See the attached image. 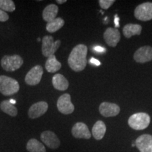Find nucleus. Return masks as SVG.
<instances>
[{"label":"nucleus","mask_w":152,"mask_h":152,"mask_svg":"<svg viewBox=\"0 0 152 152\" xmlns=\"http://www.w3.org/2000/svg\"><path fill=\"white\" fill-rule=\"evenodd\" d=\"M87 47L83 44L76 45L71 51L68 58L70 68L75 72L83 71L86 67Z\"/></svg>","instance_id":"1"},{"label":"nucleus","mask_w":152,"mask_h":152,"mask_svg":"<svg viewBox=\"0 0 152 152\" xmlns=\"http://www.w3.org/2000/svg\"><path fill=\"white\" fill-rule=\"evenodd\" d=\"M20 90L18 81L6 75H0V92L4 96H11Z\"/></svg>","instance_id":"2"},{"label":"nucleus","mask_w":152,"mask_h":152,"mask_svg":"<svg viewBox=\"0 0 152 152\" xmlns=\"http://www.w3.org/2000/svg\"><path fill=\"white\" fill-rule=\"evenodd\" d=\"M151 118L146 113H137L133 114L128 119V125L135 130H144L149 126Z\"/></svg>","instance_id":"3"},{"label":"nucleus","mask_w":152,"mask_h":152,"mask_svg":"<svg viewBox=\"0 0 152 152\" xmlns=\"http://www.w3.org/2000/svg\"><path fill=\"white\" fill-rule=\"evenodd\" d=\"M23 64V60L20 55H5L1 60V66L6 71H15L21 67Z\"/></svg>","instance_id":"4"},{"label":"nucleus","mask_w":152,"mask_h":152,"mask_svg":"<svg viewBox=\"0 0 152 152\" xmlns=\"http://www.w3.org/2000/svg\"><path fill=\"white\" fill-rule=\"evenodd\" d=\"M61 42L59 39L54 42V37L50 35H46L42 38V52L44 56L49 58L50 56L54 55L59 48Z\"/></svg>","instance_id":"5"},{"label":"nucleus","mask_w":152,"mask_h":152,"mask_svg":"<svg viewBox=\"0 0 152 152\" xmlns=\"http://www.w3.org/2000/svg\"><path fill=\"white\" fill-rule=\"evenodd\" d=\"M56 106L59 112L65 115L72 113L75 110V106L71 102V97L69 94L61 95L58 99Z\"/></svg>","instance_id":"6"},{"label":"nucleus","mask_w":152,"mask_h":152,"mask_svg":"<svg viewBox=\"0 0 152 152\" xmlns=\"http://www.w3.org/2000/svg\"><path fill=\"white\" fill-rule=\"evenodd\" d=\"M134 16L138 20L147 21L152 19V3L145 2L137 7L134 10Z\"/></svg>","instance_id":"7"},{"label":"nucleus","mask_w":152,"mask_h":152,"mask_svg":"<svg viewBox=\"0 0 152 152\" xmlns=\"http://www.w3.org/2000/svg\"><path fill=\"white\" fill-rule=\"evenodd\" d=\"M43 72L42 66L39 65L34 66L26 74V77H25V82L28 85H31V86L38 85L41 81L42 77L43 75Z\"/></svg>","instance_id":"8"},{"label":"nucleus","mask_w":152,"mask_h":152,"mask_svg":"<svg viewBox=\"0 0 152 152\" xmlns=\"http://www.w3.org/2000/svg\"><path fill=\"white\" fill-rule=\"evenodd\" d=\"M40 139L47 147L49 149H56L59 147L61 142L58 137L54 132L50 130H47L42 132L40 135Z\"/></svg>","instance_id":"9"},{"label":"nucleus","mask_w":152,"mask_h":152,"mask_svg":"<svg viewBox=\"0 0 152 152\" xmlns=\"http://www.w3.org/2000/svg\"><path fill=\"white\" fill-rule=\"evenodd\" d=\"M49 108L46 102H39L34 104L28 110V116L31 119H35L42 116L47 111Z\"/></svg>","instance_id":"10"},{"label":"nucleus","mask_w":152,"mask_h":152,"mask_svg":"<svg viewBox=\"0 0 152 152\" xmlns=\"http://www.w3.org/2000/svg\"><path fill=\"white\" fill-rule=\"evenodd\" d=\"M72 134L75 138L86 139L89 140L91 137V133L87 125L84 123H76L71 130Z\"/></svg>","instance_id":"11"},{"label":"nucleus","mask_w":152,"mask_h":152,"mask_svg":"<svg viewBox=\"0 0 152 152\" xmlns=\"http://www.w3.org/2000/svg\"><path fill=\"white\" fill-rule=\"evenodd\" d=\"M135 147L140 152H152V135L144 134L135 140Z\"/></svg>","instance_id":"12"},{"label":"nucleus","mask_w":152,"mask_h":152,"mask_svg":"<svg viewBox=\"0 0 152 152\" xmlns=\"http://www.w3.org/2000/svg\"><path fill=\"white\" fill-rule=\"evenodd\" d=\"M134 59L138 63L151 61L152 60V47L144 46L139 48L134 54Z\"/></svg>","instance_id":"13"},{"label":"nucleus","mask_w":152,"mask_h":152,"mask_svg":"<svg viewBox=\"0 0 152 152\" xmlns=\"http://www.w3.org/2000/svg\"><path fill=\"white\" fill-rule=\"evenodd\" d=\"M120 111V107L115 104L103 102L99 106V113L104 117L116 116L118 115Z\"/></svg>","instance_id":"14"},{"label":"nucleus","mask_w":152,"mask_h":152,"mask_svg":"<svg viewBox=\"0 0 152 152\" xmlns=\"http://www.w3.org/2000/svg\"><path fill=\"white\" fill-rule=\"evenodd\" d=\"M104 38L109 46L115 47L121 39V33L116 28H109L104 34Z\"/></svg>","instance_id":"15"},{"label":"nucleus","mask_w":152,"mask_h":152,"mask_svg":"<svg viewBox=\"0 0 152 152\" xmlns=\"http://www.w3.org/2000/svg\"><path fill=\"white\" fill-rule=\"evenodd\" d=\"M58 11V7L56 4H52L47 6L44 9L42 12V18L47 23L52 21L53 20L56 18L57 14Z\"/></svg>","instance_id":"16"},{"label":"nucleus","mask_w":152,"mask_h":152,"mask_svg":"<svg viewBox=\"0 0 152 152\" xmlns=\"http://www.w3.org/2000/svg\"><path fill=\"white\" fill-rule=\"evenodd\" d=\"M52 85L56 90L65 91L68 88L69 83L68 80L61 74H56L52 77Z\"/></svg>","instance_id":"17"},{"label":"nucleus","mask_w":152,"mask_h":152,"mask_svg":"<svg viewBox=\"0 0 152 152\" xmlns=\"http://www.w3.org/2000/svg\"><path fill=\"white\" fill-rule=\"evenodd\" d=\"M106 132V126L103 121H98L92 128V135L95 140H101L104 138Z\"/></svg>","instance_id":"18"},{"label":"nucleus","mask_w":152,"mask_h":152,"mask_svg":"<svg viewBox=\"0 0 152 152\" xmlns=\"http://www.w3.org/2000/svg\"><path fill=\"white\" fill-rule=\"evenodd\" d=\"M142 26L138 24H127L123 28V34L125 37L130 38L133 35H140L142 33Z\"/></svg>","instance_id":"19"},{"label":"nucleus","mask_w":152,"mask_h":152,"mask_svg":"<svg viewBox=\"0 0 152 152\" xmlns=\"http://www.w3.org/2000/svg\"><path fill=\"white\" fill-rule=\"evenodd\" d=\"M61 68V64L58 61L55 55L50 56L45 63V68L49 73H56Z\"/></svg>","instance_id":"20"},{"label":"nucleus","mask_w":152,"mask_h":152,"mask_svg":"<svg viewBox=\"0 0 152 152\" xmlns=\"http://www.w3.org/2000/svg\"><path fill=\"white\" fill-rule=\"evenodd\" d=\"M26 149L29 152H47L45 145L36 139H30L26 144Z\"/></svg>","instance_id":"21"},{"label":"nucleus","mask_w":152,"mask_h":152,"mask_svg":"<svg viewBox=\"0 0 152 152\" xmlns=\"http://www.w3.org/2000/svg\"><path fill=\"white\" fill-rule=\"evenodd\" d=\"M0 109H1V111L3 112H4L5 113L8 114V115L12 117L16 116L17 114H18L17 108L9 102V100H4L1 102V104H0Z\"/></svg>","instance_id":"22"},{"label":"nucleus","mask_w":152,"mask_h":152,"mask_svg":"<svg viewBox=\"0 0 152 152\" xmlns=\"http://www.w3.org/2000/svg\"><path fill=\"white\" fill-rule=\"evenodd\" d=\"M64 23H65V21H64V19L61 18H56L52 21L47 23L46 29L49 33H55V32L60 30L64 26Z\"/></svg>","instance_id":"23"},{"label":"nucleus","mask_w":152,"mask_h":152,"mask_svg":"<svg viewBox=\"0 0 152 152\" xmlns=\"http://www.w3.org/2000/svg\"><path fill=\"white\" fill-rule=\"evenodd\" d=\"M0 9L5 12H13L16 9V6L12 0H0Z\"/></svg>","instance_id":"24"},{"label":"nucleus","mask_w":152,"mask_h":152,"mask_svg":"<svg viewBox=\"0 0 152 152\" xmlns=\"http://www.w3.org/2000/svg\"><path fill=\"white\" fill-rule=\"evenodd\" d=\"M115 2L114 0H99V6L102 7V9H108L111 6L113 5V4Z\"/></svg>","instance_id":"25"},{"label":"nucleus","mask_w":152,"mask_h":152,"mask_svg":"<svg viewBox=\"0 0 152 152\" xmlns=\"http://www.w3.org/2000/svg\"><path fill=\"white\" fill-rule=\"evenodd\" d=\"M9 15L7 14L5 11H2L1 9H0V21L1 22L7 21V20H9Z\"/></svg>","instance_id":"26"},{"label":"nucleus","mask_w":152,"mask_h":152,"mask_svg":"<svg viewBox=\"0 0 152 152\" xmlns=\"http://www.w3.org/2000/svg\"><path fill=\"white\" fill-rule=\"evenodd\" d=\"M94 51L97 53H102H102H104L106 52V49L104 48V47H102L100 46H96L94 48Z\"/></svg>","instance_id":"27"},{"label":"nucleus","mask_w":152,"mask_h":152,"mask_svg":"<svg viewBox=\"0 0 152 152\" xmlns=\"http://www.w3.org/2000/svg\"><path fill=\"white\" fill-rule=\"evenodd\" d=\"M90 64H92V65H94V66L101 65V62L99 61L96 59V58H91V59L90 60Z\"/></svg>","instance_id":"28"},{"label":"nucleus","mask_w":152,"mask_h":152,"mask_svg":"<svg viewBox=\"0 0 152 152\" xmlns=\"http://www.w3.org/2000/svg\"><path fill=\"white\" fill-rule=\"evenodd\" d=\"M114 22H115V28H118L120 26V24H119V18L118 17L117 15H115V20H114Z\"/></svg>","instance_id":"29"},{"label":"nucleus","mask_w":152,"mask_h":152,"mask_svg":"<svg viewBox=\"0 0 152 152\" xmlns=\"http://www.w3.org/2000/svg\"><path fill=\"white\" fill-rule=\"evenodd\" d=\"M56 2L58 4H64L66 2V0H56Z\"/></svg>","instance_id":"30"},{"label":"nucleus","mask_w":152,"mask_h":152,"mask_svg":"<svg viewBox=\"0 0 152 152\" xmlns=\"http://www.w3.org/2000/svg\"><path fill=\"white\" fill-rule=\"evenodd\" d=\"M9 102H10L11 103L13 104V105H14V104H15L16 103V101L14 100V99H11V100H9Z\"/></svg>","instance_id":"31"},{"label":"nucleus","mask_w":152,"mask_h":152,"mask_svg":"<svg viewBox=\"0 0 152 152\" xmlns=\"http://www.w3.org/2000/svg\"><path fill=\"white\" fill-rule=\"evenodd\" d=\"M132 147H135V141H133V142H132Z\"/></svg>","instance_id":"32"},{"label":"nucleus","mask_w":152,"mask_h":152,"mask_svg":"<svg viewBox=\"0 0 152 152\" xmlns=\"http://www.w3.org/2000/svg\"><path fill=\"white\" fill-rule=\"evenodd\" d=\"M37 41H38V42L40 41V39H39V38H38V39H37Z\"/></svg>","instance_id":"33"}]
</instances>
